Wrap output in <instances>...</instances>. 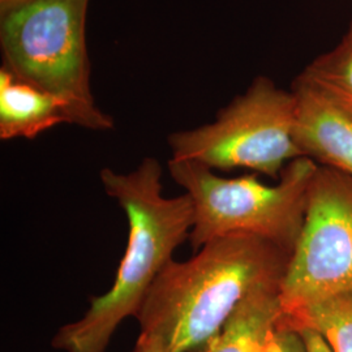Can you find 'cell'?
I'll use <instances>...</instances> for the list:
<instances>
[{"label":"cell","mask_w":352,"mask_h":352,"mask_svg":"<svg viewBox=\"0 0 352 352\" xmlns=\"http://www.w3.org/2000/svg\"><path fill=\"white\" fill-rule=\"evenodd\" d=\"M289 257L266 240L232 235L206 243L187 261L171 260L136 315L140 334L158 338L166 352L200 347L253 292L280 286Z\"/></svg>","instance_id":"1"},{"label":"cell","mask_w":352,"mask_h":352,"mask_svg":"<svg viewBox=\"0 0 352 352\" xmlns=\"http://www.w3.org/2000/svg\"><path fill=\"white\" fill-rule=\"evenodd\" d=\"M106 193L128 219V241L113 286L93 298L87 314L58 330L52 347L62 352H106L113 333L129 316L139 314L149 289L177 247L189 240L193 205L188 195L166 197L162 167L148 157L131 173L103 168Z\"/></svg>","instance_id":"2"},{"label":"cell","mask_w":352,"mask_h":352,"mask_svg":"<svg viewBox=\"0 0 352 352\" xmlns=\"http://www.w3.org/2000/svg\"><path fill=\"white\" fill-rule=\"evenodd\" d=\"M89 0H0V46L14 77L64 102L69 124L113 129L94 101L87 47Z\"/></svg>","instance_id":"3"},{"label":"cell","mask_w":352,"mask_h":352,"mask_svg":"<svg viewBox=\"0 0 352 352\" xmlns=\"http://www.w3.org/2000/svg\"><path fill=\"white\" fill-rule=\"evenodd\" d=\"M167 168L193 205L189 241L195 251L214 239L248 235L292 253L318 164L299 157L285 167L276 186H266L254 175L222 177L186 160L171 158Z\"/></svg>","instance_id":"4"},{"label":"cell","mask_w":352,"mask_h":352,"mask_svg":"<svg viewBox=\"0 0 352 352\" xmlns=\"http://www.w3.org/2000/svg\"><path fill=\"white\" fill-rule=\"evenodd\" d=\"M296 97L267 77H257L222 109L213 123L168 136L171 158L210 170L248 168L278 177L302 157L295 142Z\"/></svg>","instance_id":"5"},{"label":"cell","mask_w":352,"mask_h":352,"mask_svg":"<svg viewBox=\"0 0 352 352\" xmlns=\"http://www.w3.org/2000/svg\"><path fill=\"white\" fill-rule=\"evenodd\" d=\"M343 295H352V175L318 164L280 283V317Z\"/></svg>","instance_id":"6"},{"label":"cell","mask_w":352,"mask_h":352,"mask_svg":"<svg viewBox=\"0 0 352 352\" xmlns=\"http://www.w3.org/2000/svg\"><path fill=\"white\" fill-rule=\"evenodd\" d=\"M296 97L295 142L316 164L352 175V118L302 81L294 82Z\"/></svg>","instance_id":"7"},{"label":"cell","mask_w":352,"mask_h":352,"mask_svg":"<svg viewBox=\"0 0 352 352\" xmlns=\"http://www.w3.org/2000/svg\"><path fill=\"white\" fill-rule=\"evenodd\" d=\"M62 123L69 124L63 101L0 69V139H36Z\"/></svg>","instance_id":"8"},{"label":"cell","mask_w":352,"mask_h":352,"mask_svg":"<svg viewBox=\"0 0 352 352\" xmlns=\"http://www.w3.org/2000/svg\"><path fill=\"white\" fill-rule=\"evenodd\" d=\"M280 316V286L258 289L243 300L214 337L189 352H266Z\"/></svg>","instance_id":"9"},{"label":"cell","mask_w":352,"mask_h":352,"mask_svg":"<svg viewBox=\"0 0 352 352\" xmlns=\"http://www.w3.org/2000/svg\"><path fill=\"white\" fill-rule=\"evenodd\" d=\"M352 118V41L343 38L333 50L316 58L298 76Z\"/></svg>","instance_id":"10"},{"label":"cell","mask_w":352,"mask_h":352,"mask_svg":"<svg viewBox=\"0 0 352 352\" xmlns=\"http://www.w3.org/2000/svg\"><path fill=\"white\" fill-rule=\"evenodd\" d=\"M304 325L324 333L336 352H352V295L337 296L280 317L278 327L295 330Z\"/></svg>","instance_id":"11"},{"label":"cell","mask_w":352,"mask_h":352,"mask_svg":"<svg viewBox=\"0 0 352 352\" xmlns=\"http://www.w3.org/2000/svg\"><path fill=\"white\" fill-rule=\"evenodd\" d=\"M266 352H305L299 334L294 330L277 327L269 340Z\"/></svg>","instance_id":"12"},{"label":"cell","mask_w":352,"mask_h":352,"mask_svg":"<svg viewBox=\"0 0 352 352\" xmlns=\"http://www.w3.org/2000/svg\"><path fill=\"white\" fill-rule=\"evenodd\" d=\"M294 331L299 334L305 352H336L327 336L316 327L304 325L295 329Z\"/></svg>","instance_id":"13"},{"label":"cell","mask_w":352,"mask_h":352,"mask_svg":"<svg viewBox=\"0 0 352 352\" xmlns=\"http://www.w3.org/2000/svg\"><path fill=\"white\" fill-rule=\"evenodd\" d=\"M133 352H166L164 343L155 337L140 334Z\"/></svg>","instance_id":"14"},{"label":"cell","mask_w":352,"mask_h":352,"mask_svg":"<svg viewBox=\"0 0 352 352\" xmlns=\"http://www.w3.org/2000/svg\"><path fill=\"white\" fill-rule=\"evenodd\" d=\"M343 38H347V39H351L352 41V21L351 24H350V28H349V30H347V33H346V36Z\"/></svg>","instance_id":"15"}]
</instances>
